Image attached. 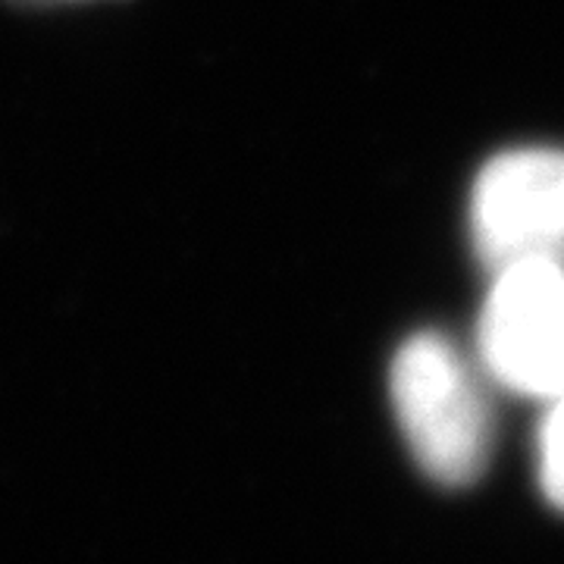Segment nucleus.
Here are the masks:
<instances>
[{
  "label": "nucleus",
  "instance_id": "f257e3e1",
  "mask_svg": "<svg viewBox=\"0 0 564 564\" xmlns=\"http://www.w3.org/2000/svg\"><path fill=\"white\" fill-rule=\"evenodd\" d=\"M392 408L426 477L443 486L480 480L492 455V411L470 364L443 333H417L389 370Z\"/></svg>",
  "mask_w": 564,
  "mask_h": 564
},
{
  "label": "nucleus",
  "instance_id": "7ed1b4c3",
  "mask_svg": "<svg viewBox=\"0 0 564 564\" xmlns=\"http://www.w3.org/2000/svg\"><path fill=\"white\" fill-rule=\"evenodd\" d=\"M474 242L492 270L564 261V151L521 148L486 163L474 188Z\"/></svg>",
  "mask_w": 564,
  "mask_h": 564
},
{
  "label": "nucleus",
  "instance_id": "f03ea898",
  "mask_svg": "<svg viewBox=\"0 0 564 564\" xmlns=\"http://www.w3.org/2000/svg\"><path fill=\"white\" fill-rule=\"evenodd\" d=\"M486 370L518 395H564V261L496 270L480 314Z\"/></svg>",
  "mask_w": 564,
  "mask_h": 564
},
{
  "label": "nucleus",
  "instance_id": "20e7f679",
  "mask_svg": "<svg viewBox=\"0 0 564 564\" xmlns=\"http://www.w3.org/2000/svg\"><path fill=\"white\" fill-rule=\"evenodd\" d=\"M540 484L545 499L564 511V395L552 399L540 430Z\"/></svg>",
  "mask_w": 564,
  "mask_h": 564
}]
</instances>
